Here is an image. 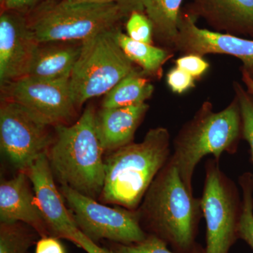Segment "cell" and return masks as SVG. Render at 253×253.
<instances>
[{"mask_svg":"<svg viewBox=\"0 0 253 253\" xmlns=\"http://www.w3.org/2000/svg\"><path fill=\"white\" fill-rule=\"evenodd\" d=\"M148 234L157 236L176 253H194L201 214V199L188 189L169 158L136 210Z\"/></svg>","mask_w":253,"mask_h":253,"instance_id":"6da1fadb","label":"cell"},{"mask_svg":"<svg viewBox=\"0 0 253 253\" xmlns=\"http://www.w3.org/2000/svg\"><path fill=\"white\" fill-rule=\"evenodd\" d=\"M170 156V136L162 126L149 129L141 142L111 151L104 158L100 201L136 211Z\"/></svg>","mask_w":253,"mask_h":253,"instance_id":"7a4b0ae2","label":"cell"},{"mask_svg":"<svg viewBox=\"0 0 253 253\" xmlns=\"http://www.w3.org/2000/svg\"><path fill=\"white\" fill-rule=\"evenodd\" d=\"M95 117L94 109L88 107L74 124L55 126L56 136L46 156L61 186L97 200L104 188L105 163Z\"/></svg>","mask_w":253,"mask_h":253,"instance_id":"3957f363","label":"cell"},{"mask_svg":"<svg viewBox=\"0 0 253 253\" xmlns=\"http://www.w3.org/2000/svg\"><path fill=\"white\" fill-rule=\"evenodd\" d=\"M241 139L242 121L237 98L234 96L218 112L212 103L205 101L176 135L170 160L188 189L193 191V176L200 161L208 155L219 161L224 153L234 154Z\"/></svg>","mask_w":253,"mask_h":253,"instance_id":"277c9868","label":"cell"},{"mask_svg":"<svg viewBox=\"0 0 253 253\" xmlns=\"http://www.w3.org/2000/svg\"><path fill=\"white\" fill-rule=\"evenodd\" d=\"M131 13L115 3L63 0L46 6L30 28L40 44L81 41L116 28Z\"/></svg>","mask_w":253,"mask_h":253,"instance_id":"5b68a950","label":"cell"},{"mask_svg":"<svg viewBox=\"0 0 253 253\" xmlns=\"http://www.w3.org/2000/svg\"><path fill=\"white\" fill-rule=\"evenodd\" d=\"M116 30L101 32L82 42L81 54L70 78L76 107L107 94L136 69L118 44Z\"/></svg>","mask_w":253,"mask_h":253,"instance_id":"8992f818","label":"cell"},{"mask_svg":"<svg viewBox=\"0 0 253 253\" xmlns=\"http://www.w3.org/2000/svg\"><path fill=\"white\" fill-rule=\"evenodd\" d=\"M237 187L219 168L218 161L209 159L201 199L206 222L205 253H229L239 238L242 208Z\"/></svg>","mask_w":253,"mask_h":253,"instance_id":"52a82bcc","label":"cell"},{"mask_svg":"<svg viewBox=\"0 0 253 253\" xmlns=\"http://www.w3.org/2000/svg\"><path fill=\"white\" fill-rule=\"evenodd\" d=\"M60 192L78 229L96 244L101 240L136 244L148 235L141 225L137 211L105 206L68 186H61Z\"/></svg>","mask_w":253,"mask_h":253,"instance_id":"ba28073f","label":"cell"},{"mask_svg":"<svg viewBox=\"0 0 253 253\" xmlns=\"http://www.w3.org/2000/svg\"><path fill=\"white\" fill-rule=\"evenodd\" d=\"M14 101L4 100L0 109L1 151L18 171L27 170L54 140L49 127Z\"/></svg>","mask_w":253,"mask_h":253,"instance_id":"9c48e42d","label":"cell"},{"mask_svg":"<svg viewBox=\"0 0 253 253\" xmlns=\"http://www.w3.org/2000/svg\"><path fill=\"white\" fill-rule=\"evenodd\" d=\"M4 99L26 108L49 126L68 125L75 117L70 80L44 81L30 76L2 85Z\"/></svg>","mask_w":253,"mask_h":253,"instance_id":"30bf717a","label":"cell"},{"mask_svg":"<svg viewBox=\"0 0 253 253\" xmlns=\"http://www.w3.org/2000/svg\"><path fill=\"white\" fill-rule=\"evenodd\" d=\"M196 20L181 9L174 51L203 56L226 54L241 60L243 67H253V40L199 28Z\"/></svg>","mask_w":253,"mask_h":253,"instance_id":"8fae6325","label":"cell"},{"mask_svg":"<svg viewBox=\"0 0 253 253\" xmlns=\"http://www.w3.org/2000/svg\"><path fill=\"white\" fill-rule=\"evenodd\" d=\"M29 23L16 11L0 16V81L1 85L27 76L40 46Z\"/></svg>","mask_w":253,"mask_h":253,"instance_id":"7c38bea8","label":"cell"},{"mask_svg":"<svg viewBox=\"0 0 253 253\" xmlns=\"http://www.w3.org/2000/svg\"><path fill=\"white\" fill-rule=\"evenodd\" d=\"M25 172L33 184L37 204L50 236L73 242L79 229L55 184L46 154L41 155Z\"/></svg>","mask_w":253,"mask_h":253,"instance_id":"4fadbf2b","label":"cell"},{"mask_svg":"<svg viewBox=\"0 0 253 253\" xmlns=\"http://www.w3.org/2000/svg\"><path fill=\"white\" fill-rule=\"evenodd\" d=\"M181 9L214 31L253 38V0H190Z\"/></svg>","mask_w":253,"mask_h":253,"instance_id":"5bb4252c","label":"cell"},{"mask_svg":"<svg viewBox=\"0 0 253 253\" xmlns=\"http://www.w3.org/2000/svg\"><path fill=\"white\" fill-rule=\"evenodd\" d=\"M23 171L0 184V221L22 222L31 226L41 238L50 236L49 229Z\"/></svg>","mask_w":253,"mask_h":253,"instance_id":"9a60e30c","label":"cell"},{"mask_svg":"<svg viewBox=\"0 0 253 253\" xmlns=\"http://www.w3.org/2000/svg\"><path fill=\"white\" fill-rule=\"evenodd\" d=\"M149 109L146 103L118 108H102L96 113V131L104 151L132 143L138 126Z\"/></svg>","mask_w":253,"mask_h":253,"instance_id":"2e32d148","label":"cell"},{"mask_svg":"<svg viewBox=\"0 0 253 253\" xmlns=\"http://www.w3.org/2000/svg\"><path fill=\"white\" fill-rule=\"evenodd\" d=\"M81 51V45L39 46L27 76L44 81L70 80Z\"/></svg>","mask_w":253,"mask_h":253,"instance_id":"e0dca14e","label":"cell"},{"mask_svg":"<svg viewBox=\"0 0 253 253\" xmlns=\"http://www.w3.org/2000/svg\"><path fill=\"white\" fill-rule=\"evenodd\" d=\"M184 0H143L144 13L154 27V35L166 49L174 51L178 22Z\"/></svg>","mask_w":253,"mask_h":253,"instance_id":"ac0fdd59","label":"cell"},{"mask_svg":"<svg viewBox=\"0 0 253 253\" xmlns=\"http://www.w3.org/2000/svg\"><path fill=\"white\" fill-rule=\"evenodd\" d=\"M116 39L128 59L136 63L147 76L161 78L163 66L173 56V51L166 48L140 42L116 30Z\"/></svg>","mask_w":253,"mask_h":253,"instance_id":"d6986e66","label":"cell"},{"mask_svg":"<svg viewBox=\"0 0 253 253\" xmlns=\"http://www.w3.org/2000/svg\"><path fill=\"white\" fill-rule=\"evenodd\" d=\"M142 71L134 70L105 96L102 108H118L146 103L154 87Z\"/></svg>","mask_w":253,"mask_h":253,"instance_id":"ffe728a7","label":"cell"},{"mask_svg":"<svg viewBox=\"0 0 253 253\" xmlns=\"http://www.w3.org/2000/svg\"><path fill=\"white\" fill-rule=\"evenodd\" d=\"M38 237V233L24 223H1L0 253H27Z\"/></svg>","mask_w":253,"mask_h":253,"instance_id":"44dd1931","label":"cell"},{"mask_svg":"<svg viewBox=\"0 0 253 253\" xmlns=\"http://www.w3.org/2000/svg\"><path fill=\"white\" fill-rule=\"evenodd\" d=\"M242 191V208L239 226V238L253 250V174L246 172L240 176Z\"/></svg>","mask_w":253,"mask_h":253,"instance_id":"7402d4cb","label":"cell"},{"mask_svg":"<svg viewBox=\"0 0 253 253\" xmlns=\"http://www.w3.org/2000/svg\"><path fill=\"white\" fill-rule=\"evenodd\" d=\"M233 86L241 110L242 137L249 143L253 163V95L238 82H234Z\"/></svg>","mask_w":253,"mask_h":253,"instance_id":"603a6c76","label":"cell"},{"mask_svg":"<svg viewBox=\"0 0 253 253\" xmlns=\"http://www.w3.org/2000/svg\"><path fill=\"white\" fill-rule=\"evenodd\" d=\"M168 245L157 236L148 234L146 239L139 243L124 245L111 243L109 249L113 253H176L168 249ZM194 253H205L201 249Z\"/></svg>","mask_w":253,"mask_h":253,"instance_id":"cb8c5ba5","label":"cell"},{"mask_svg":"<svg viewBox=\"0 0 253 253\" xmlns=\"http://www.w3.org/2000/svg\"><path fill=\"white\" fill-rule=\"evenodd\" d=\"M127 36L134 41L152 44L154 27L144 12L133 11L128 16L126 23Z\"/></svg>","mask_w":253,"mask_h":253,"instance_id":"d4e9b609","label":"cell"},{"mask_svg":"<svg viewBox=\"0 0 253 253\" xmlns=\"http://www.w3.org/2000/svg\"><path fill=\"white\" fill-rule=\"evenodd\" d=\"M176 67L191 75L195 80L200 79L209 69L210 64L203 56L195 54L183 55L175 61Z\"/></svg>","mask_w":253,"mask_h":253,"instance_id":"484cf974","label":"cell"},{"mask_svg":"<svg viewBox=\"0 0 253 253\" xmlns=\"http://www.w3.org/2000/svg\"><path fill=\"white\" fill-rule=\"evenodd\" d=\"M195 81L191 75L175 67L168 73L166 81L169 89L176 94H181L195 87Z\"/></svg>","mask_w":253,"mask_h":253,"instance_id":"4316f807","label":"cell"},{"mask_svg":"<svg viewBox=\"0 0 253 253\" xmlns=\"http://www.w3.org/2000/svg\"><path fill=\"white\" fill-rule=\"evenodd\" d=\"M35 253H66V251L59 239L48 236L38 240Z\"/></svg>","mask_w":253,"mask_h":253,"instance_id":"83f0119b","label":"cell"},{"mask_svg":"<svg viewBox=\"0 0 253 253\" xmlns=\"http://www.w3.org/2000/svg\"><path fill=\"white\" fill-rule=\"evenodd\" d=\"M72 243L86 253H113L109 249L100 247L97 244L87 239L80 230L76 233Z\"/></svg>","mask_w":253,"mask_h":253,"instance_id":"f1b7e54d","label":"cell"},{"mask_svg":"<svg viewBox=\"0 0 253 253\" xmlns=\"http://www.w3.org/2000/svg\"><path fill=\"white\" fill-rule=\"evenodd\" d=\"M41 0H2L1 6L6 11H20L31 9Z\"/></svg>","mask_w":253,"mask_h":253,"instance_id":"f546056e","label":"cell"},{"mask_svg":"<svg viewBox=\"0 0 253 253\" xmlns=\"http://www.w3.org/2000/svg\"><path fill=\"white\" fill-rule=\"evenodd\" d=\"M71 1H95V2L115 3L123 6L131 13L138 11L144 12L143 0H71Z\"/></svg>","mask_w":253,"mask_h":253,"instance_id":"4dcf8cb0","label":"cell"},{"mask_svg":"<svg viewBox=\"0 0 253 253\" xmlns=\"http://www.w3.org/2000/svg\"><path fill=\"white\" fill-rule=\"evenodd\" d=\"M241 79L246 86V90L250 94L253 95V78L251 77L247 70L244 67L241 68Z\"/></svg>","mask_w":253,"mask_h":253,"instance_id":"1f68e13d","label":"cell"},{"mask_svg":"<svg viewBox=\"0 0 253 253\" xmlns=\"http://www.w3.org/2000/svg\"><path fill=\"white\" fill-rule=\"evenodd\" d=\"M242 67H243V66H242ZM246 69L247 70L248 72H249L250 73V75H251V77H252L253 78V67L251 68H246Z\"/></svg>","mask_w":253,"mask_h":253,"instance_id":"d6a6232c","label":"cell"},{"mask_svg":"<svg viewBox=\"0 0 253 253\" xmlns=\"http://www.w3.org/2000/svg\"><path fill=\"white\" fill-rule=\"evenodd\" d=\"M0 1H2V0H0Z\"/></svg>","mask_w":253,"mask_h":253,"instance_id":"836d02e7","label":"cell"}]
</instances>
